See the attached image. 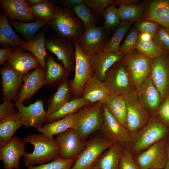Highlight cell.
Instances as JSON below:
<instances>
[{
	"label": "cell",
	"instance_id": "obj_1",
	"mask_svg": "<svg viewBox=\"0 0 169 169\" xmlns=\"http://www.w3.org/2000/svg\"><path fill=\"white\" fill-rule=\"evenodd\" d=\"M103 103L99 102L90 103L74 114L72 128L79 137L86 141L91 134L100 130L104 121Z\"/></svg>",
	"mask_w": 169,
	"mask_h": 169
},
{
	"label": "cell",
	"instance_id": "obj_2",
	"mask_svg": "<svg viewBox=\"0 0 169 169\" xmlns=\"http://www.w3.org/2000/svg\"><path fill=\"white\" fill-rule=\"evenodd\" d=\"M23 141L34 146L33 151L24 157L26 167L48 163L59 157L60 147L56 139L50 140L42 133H32L24 137Z\"/></svg>",
	"mask_w": 169,
	"mask_h": 169
},
{
	"label": "cell",
	"instance_id": "obj_3",
	"mask_svg": "<svg viewBox=\"0 0 169 169\" xmlns=\"http://www.w3.org/2000/svg\"><path fill=\"white\" fill-rule=\"evenodd\" d=\"M49 25L58 35L73 39L79 37L86 29L73 10L56 6L54 17Z\"/></svg>",
	"mask_w": 169,
	"mask_h": 169
},
{
	"label": "cell",
	"instance_id": "obj_4",
	"mask_svg": "<svg viewBox=\"0 0 169 169\" xmlns=\"http://www.w3.org/2000/svg\"><path fill=\"white\" fill-rule=\"evenodd\" d=\"M169 136V127L157 116H152L149 122L134 137L132 154H138Z\"/></svg>",
	"mask_w": 169,
	"mask_h": 169
},
{
	"label": "cell",
	"instance_id": "obj_5",
	"mask_svg": "<svg viewBox=\"0 0 169 169\" xmlns=\"http://www.w3.org/2000/svg\"><path fill=\"white\" fill-rule=\"evenodd\" d=\"M123 96L127 108V129L132 138L149 122L152 116L140 102L136 90H133Z\"/></svg>",
	"mask_w": 169,
	"mask_h": 169
},
{
	"label": "cell",
	"instance_id": "obj_6",
	"mask_svg": "<svg viewBox=\"0 0 169 169\" xmlns=\"http://www.w3.org/2000/svg\"><path fill=\"white\" fill-rule=\"evenodd\" d=\"M151 59L136 49L123 55L121 61L128 71L134 89L137 90L150 75Z\"/></svg>",
	"mask_w": 169,
	"mask_h": 169
},
{
	"label": "cell",
	"instance_id": "obj_7",
	"mask_svg": "<svg viewBox=\"0 0 169 169\" xmlns=\"http://www.w3.org/2000/svg\"><path fill=\"white\" fill-rule=\"evenodd\" d=\"M103 83L110 95L123 96L134 89L128 71L121 60L108 70Z\"/></svg>",
	"mask_w": 169,
	"mask_h": 169
},
{
	"label": "cell",
	"instance_id": "obj_8",
	"mask_svg": "<svg viewBox=\"0 0 169 169\" xmlns=\"http://www.w3.org/2000/svg\"><path fill=\"white\" fill-rule=\"evenodd\" d=\"M114 143L102 136L90 138L86 141L84 148L71 169H90L100 155Z\"/></svg>",
	"mask_w": 169,
	"mask_h": 169
},
{
	"label": "cell",
	"instance_id": "obj_9",
	"mask_svg": "<svg viewBox=\"0 0 169 169\" xmlns=\"http://www.w3.org/2000/svg\"><path fill=\"white\" fill-rule=\"evenodd\" d=\"M45 48L54 54L66 68L71 72L74 70L76 54L73 39L52 36L46 39Z\"/></svg>",
	"mask_w": 169,
	"mask_h": 169
},
{
	"label": "cell",
	"instance_id": "obj_10",
	"mask_svg": "<svg viewBox=\"0 0 169 169\" xmlns=\"http://www.w3.org/2000/svg\"><path fill=\"white\" fill-rule=\"evenodd\" d=\"M167 137L157 142L134 158L140 169H164L167 158Z\"/></svg>",
	"mask_w": 169,
	"mask_h": 169
},
{
	"label": "cell",
	"instance_id": "obj_11",
	"mask_svg": "<svg viewBox=\"0 0 169 169\" xmlns=\"http://www.w3.org/2000/svg\"><path fill=\"white\" fill-rule=\"evenodd\" d=\"M75 49V74L71 80V87L74 98L81 96L83 87L85 84L94 76L90 64V56L84 54L80 49L78 38L73 39Z\"/></svg>",
	"mask_w": 169,
	"mask_h": 169
},
{
	"label": "cell",
	"instance_id": "obj_12",
	"mask_svg": "<svg viewBox=\"0 0 169 169\" xmlns=\"http://www.w3.org/2000/svg\"><path fill=\"white\" fill-rule=\"evenodd\" d=\"M108 33L103 26L86 28L78 38L80 49L84 54L89 56L102 51L108 41Z\"/></svg>",
	"mask_w": 169,
	"mask_h": 169
},
{
	"label": "cell",
	"instance_id": "obj_13",
	"mask_svg": "<svg viewBox=\"0 0 169 169\" xmlns=\"http://www.w3.org/2000/svg\"><path fill=\"white\" fill-rule=\"evenodd\" d=\"M150 75L163 101L169 97V53L151 59Z\"/></svg>",
	"mask_w": 169,
	"mask_h": 169
},
{
	"label": "cell",
	"instance_id": "obj_14",
	"mask_svg": "<svg viewBox=\"0 0 169 169\" xmlns=\"http://www.w3.org/2000/svg\"><path fill=\"white\" fill-rule=\"evenodd\" d=\"M0 73L2 100H15L23 85V75L12 68L7 62L0 69Z\"/></svg>",
	"mask_w": 169,
	"mask_h": 169
},
{
	"label": "cell",
	"instance_id": "obj_15",
	"mask_svg": "<svg viewBox=\"0 0 169 169\" xmlns=\"http://www.w3.org/2000/svg\"><path fill=\"white\" fill-rule=\"evenodd\" d=\"M103 107L104 118L100 129L102 136L107 140L120 145L129 142L131 137L127 129L111 114L104 104Z\"/></svg>",
	"mask_w": 169,
	"mask_h": 169
},
{
	"label": "cell",
	"instance_id": "obj_16",
	"mask_svg": "<svg viewBox=\"0 0 169 169\" xmlns=\"http://www.w3.org/2000/svg\"><path fill=\"white\" fill-rule=\"evenodd\" d=\"M56 140L60 147L59 157L65 159L76 158L84 148L86 141L72 128L58 135Z\"/></svg>",
	"mask_w": 169,
	"mask_h": 169
},
{
	"label": "cell",
	"instance_id": "obj_17",
	"mask_svg": "<svg viewBox=\"0 0 169 169\" xmlns=\"http://www.w3.org/2000/svg\"><path fill=\"white\" fill-rule=\"evenodd\" d=\"M136 90L138 99L144 108L151 116H157V110L163 100L150 75Z\"/></svg>",
	"mask_w": 169,
	"mask_h": 169
},
{
	"label": "cell",
	"instance_id": "obj_18",
	"mask_svg": "<svg viewBox=\"0 0 169 169\" xmlns=\"http://www.w3.org/2000/svg\"><path fill=\"white\" fill-rule=\"evenodd\" d=\"M23 125L38 128L42 127L47 116V112L43 100L38 99L28 106L23 104L15 105Z\"/></svg>",
	"mask_w": 169,
	"mask_h": 169
},
{
	"label": "cell",
	"instance_id": "obj_19",
	"mask_svg": "<svg viewBox=\"0 0 169 169\" xmlns=\"http://www.w3.org/2000/svg\"><path fill=\"white\" fill-rule=\"evenodd\" d=\"M23 140L14 136L7 144L0 146V160L3 163L4 169H19V160L28 153L26 144Z\"/></svg>",
	"mask_w": 169,
	"mask_h": 169
},
{
	"label": "cell",
	"instance_id": "obj_20",
	"mask_svg": "<svg viewBox=\"0 0 169 169\" xmlns=\"http://www.w3.org/2000/svg\"><path fill=\"white\" fill-rule=\"evenodd\" d=\"M123 56L120 51L114 52L102 51L90 56V64L94 76L103 82L108 70L115 63L120 61Z\"/></svg>",
	"mask_w": 169,
	"mask_h": 169
},
{
	"label": "cell",
	"instance_id": "obj_21",
	"mask_svg": "<svg viewBox=\"0 0 169 169\" xmlns=\"http://www.w3.org/2000/svg\"><path fill=\"white\" fill-rule=\"evenodd\" d=\"M40 66L23 75V84L21 91L15 100V105L23 104L29 99L44 85L45 74Z\"/></svg>",
	"mask_w": 169,
	"mask_h": 169
},
{
	"label": "cell",
	"instance_id": "obj_22",
	"mask_svg": "<svg viewBox=\"0 0 169 169\" xmlns=\"http://www.w3.org/2000/svg\"><path fill=\"white\" fill-rule=\"evenodd\" d=\"M0 5L9 19L28 23L36 21L26 0H1Z\"/></svg>",
	"mask_w": 169,
	"mask_h": 169
},
{
	"label": "cell",
	"instance_id": "obj_23",
	"mask_svg": "<svg viewBox=\"0 0 169 169\" xmlns=\"http://www.w3.org/2000/svg\"><path fill=\"white\" fill-rule=\"evenodd\" d=\"M7 62L23 75L31 69L40 66L38 59L33 54L25 52L18 47L13 48Z\"/></svg>",
	"mask_w": 169,
	"mask_h": 169
},
{
	"label": "cell",
	"instance_id": "obj_24",
	"mask_svg": "<svg viewBox=\"0 0 169 169\" xmlns=\"http://www.w3.org/2000/svg\"><path fill=\"white\" fill-rule=\"evenodd\" d=\"M46 71L44 78V85L47 87L58 85L68 78L71 72L62 64L56 61L50 55L45 58Z\"/></svg>",
	"mask_w": 169,
	"mask_h": 169
},
{
	"label": "cell",
	"instance_id": "obj_25",
	"mask_svg": "<svg viewBox=\"0 0 169 169\" xmlns=\"http://www.w3.org/2000/svg\"><path fill=\"white\" fill-rule=\"evenodd\" d=\"M71 83V80L68 78L58 85L57 90L46 104L47 109V116L57 111L74 98Z\"/></svg>",
	"mask_w": 169,
	"mask_h": 169
},
{
	"label": "cell",
	"instance_id": "obj_26",
	"mask_svg": "<svg viewBox=\"0 0 169 169\" xmlns=\"http://www.w3.org/2000/svg\"><path fill=\"white\" fill-rule=\"evenodd\" d=\"M142 18L154 21L160 25L169 28V0H155L143 8Z\"/></svg>",
	"mask_w": 169,
	"mask_h": 169
},
{
	"label": "cell",
	"instance_id": "obj_27",
	"mask_svg": "<svg viewBox=\"0 0 169 169\" xmlns=\"http://www.w3.org/2000/svg\"><path fill=\"white\" fill-rule=\"evenodd\" d=\"M49 26V24L45 25L36 37L29 42H25L18 47L22 50L31 52L38 59L40 66L45 72L46 71L45 58L47 54L45 51V36Z\"/></svg>",
	"mask_w": 169,
	"mask_h": 169
},
{
	"label": "cell",
	"instance_id": "obj_28",
	"mask_svg": "<svg viewBox=\"0 0 169 169\" xmlns=\"http://www.w3.org/2000/svg\"><path fill=\"white\" fill-rule=\"evenodd\" d=\"M109 95L103 82L93 76L84 85L81 96L91 103L104 104Z\"/></svg>",
	"mask_w": 169,
	"mask_h": 169
},
{
	"label": "cell",
	"instance_id": "obj_29",
	"mask_svg": "<svg viewBox=\"0 0 169 169\" xmlns=\"http://www.w3.org/2000/svg\"><path fill=\"white\" fill-rule=\"evenodd\" d=\"M22 125L17 110L0 120V146L8 143L16 131Z\"/></svg>",
	"mask_w": 169,
	"mask_h": 169
},
{
	"label": "cell",
	"instance_id": "obj_30",
	"mask_svg": "<svg viewBox=\"0 0 169 169\" xmlns=\"http://www.w3.org/2000/svg\"><path fill=\"white\" fill-rule=\"evenodd\" d=\"M25 42L13 30L7 16L4 12L2 13L0 15V44L4 48L18 47Z\"/></svg>",
	"mask_w": 169,
	"mask_h": 169
},
{
	"label": "cell",
	"instance_id": "obj_31",
	"mask_svg": "<svg viewBox=\"0 0 169 169\" xmlns=\"http://www.w3.org/2000/svg\"><path fill=\"white\" fill-rule=\"evenodd\" d=\"M122 150L120 144L114 143L100 155L94 164L100 169H119Z\"/></svg>",
	"mask_w": 169,
	"mask_h": 169
},
{
	"label": "cell",
	"instance_id": "obj_32",
	"mask_svg": "<svg viewBox=\"0 0 169 169\" xmlns=\"http://www.w3.org/2000/svg\"><path fill=\"white\" fill-rule=\"evenodd\" d=\"M104 104L111 114L127 128V108L123 96L109 95Z\"/></svg>",
	"mask_w": 169,
	"mask_h": 169
},
{
	"label": "cell",
	"instance_id": "obj_33",
	"mask_svg": "<svg viewBox=\"0 0 169 169\" xmlns=\"http://www.w3.org/2000/svg\"><path fill=\"white\" fill-rule=\"evenodd\" d=\"M74 114L69 115L62 119L43 125L42 127L37 128V131L50 139L55 140L53 137L54 135H58L72 128L73 117Z\"/></svg>",
	"mask_w": 169,
	"mask_h": 169
},
{
	"label": "cell",
	"instance_id": "obj_34",
	"mask_svg": "<svg viewBox=\"0 0 169 169\" xmlns=\"http://www.w3.org/2000/svg\"><path fill=\"white\" fill-rule=\"evenodd\" d=\"M90 103L82 96L74 98L57 111L47 116L44 122L48 124L62 119L69 115L75 113L81 107Z\"/></svg>",
	"mask_w": 169,
	"mask_h": 169
},
{
	"label": "cell",
	"instance_id": "obj_35",
	"mask_svg": "<svg viewBox=\"0 0 169 169\" xmlns=\"http://www.w3.org/2000/svg\"><path fill=\"white\" fill-rule=\"evenodd\" d=\"M8 21L12 27L22 35L26 42L31 41L37 32L42 27L48 24L40 20L29 23L21 22L10 19Z\"/></svg>",
	"mask_w": 169,
	"mask_h": 169
},
{
	"label": "cell",
	"instance_id": "obj_36",
	"mask_svg": "<svg viewBox=\"0 0 169 169\" xmlns=\"http://www.w3.org/2000/svg\"><path fill=\"white\" fill-rule=\"evenodd\" d=\"M56 5L53 1L43 0L30 6L31 12L36 20H40L50 24L55 14Z\"/></svg>",
	"mask_w": 169,
	"mask_h": 169
},
{
	"label": "cell",
	"instance_id": "obj_37",
	"mask_svg": "<svg viewBox=\"0 0 169 169\" xmlns=\"http://www.w3.org/2000/svg\"><path fill=\"white\" fill-rule=\"evenodd\" d=\"M134 21H121L108 41L103 51L114 52L119 51L122 39L128 31Z\"/></svg>",
	"mask_w": 169,
	"mask_h": 169
},
{
	"label": "cell",
	"instance_id": "obj_38",
	"mask_svg": "<svg viewBox=\"0 0 169 169\" xmlns=\"http://www.w3.org/2000/svg\"><path fill=\"white\" fill-rule=\"evenodd\" d=\"M118 5L119 14L122 21H136L143 18L144 11L142 6L124 3Z\"/></svg>",
	"mask_w": 169,
	"mask_h": 169
},
{
	"label": "cell",
	"instance_id": "obj_39",
	"mask_svg": "<svg viewBox=\"0 0 169 169\" xmlns=\"http://www.w3.org/2000/svg\"><path fill=\"white\" fill-rule=\"evenodd\" d=\"M73 11L83 23L86 28L97 26V17L84 3L74 6Z\"/></svg>",
	"mask_w": 169,
	"mask_h": 169
},
{
	"label": "cell",
	"instance_id": "obj_40",
	"mask_svg": "<svg viewBox=\"0 0 169 169\" xmlns=\"http://www.w3.org/2000/svg\"><path fill=\"white\" fill-rule=\"evenodd\" d=\"M136 49L151 59L158 57L163 54L169 53L159 47L153 39L148 41L139 39Z\"/></svg>",
	"mask_w": 169,
	"mask_h": 169
},
{
	"label": "cell",
	"instance_id": "obj_41",
	"mask_svg": "<svg viewBox=\"0 0 169 169\" xmlns=\"http://www.w3.org/2000/svg\"><path fill=\"white\" fill-rule=\"evenodd\" d=\"M103 18L104 22L103 26L107 33L117 28L121 22L118 8L115 5L110 6L106 9Z\"/></svg>",
	"mask_w": 169,
	"mask_h": 169
},
{
	"label": "cell",
	"instance_id": "obj_42",
	"mask_svg": "<svg viewBox=\"0 0 169 169\" xmlns=\"http://www.w3.org/2000/svg\"><path fill=\"white\" fill-rule=\"evenodd\" d=\"M76 158L65 159L59 157L52 161L38 166H29L27 169H71Z\"/></svg>",
	"mask_w": 169,
	"mask_h": 169
},
{
	"label": "cell",
	"instance_id": "obj_43",
	"mask_svg": "<svg viewBox=\"0 0 169 169\" xmlns=\"http://www.w3.org/2000/svg\"><path fill=\"white\" fill-rule=\"evenodd\" d=\"M139 34V32L135 27L128 33L120 48L119 51L123 55L130 54L136 50Z\"/></svg>",
	"mask_w": 169,
	"mask_h": 169
},
{
	"label": "cell",
	"instance_id": "obj_44",
	"mask_svg": "<svg viewBox=\"0 0 169 169\" xmlns=\"http://www.w3.org/2000/svg\"><path fill=\"white\" fill-rule=\"evenodd\" d=\"M84 3L99 18L103 17L104 12L107 8L115 5V1L112 0H84Z\"/></svg>",
	"mask_w": 169,
	"mask_h": 169
},
{
	"label": "cell",
	"instance_id": "obj_45",
	"mask_svg": "<svg viewBox=\"0 0 169 169\" xmlns=\"http://www.w3.org/2000/svg\"><path fill=\"white\" fill-rule=\"evenodd\" d=\"M153 39L161 49L169 53V28L160 25Z\"/></svg>",
	"mask_w": 169,
	"mask_h": 169
},
{
	"label": "cell",
	"instance_id": "obj_46",
	"mask_svg": "<svg viewBox=\"0 0 169 169\" xmlns=\"http://www.w3.org/2000/svg\"><path fill=\"white\" fill-rule=\"evenodd\" d=\"M159 25L154 21L141 18L136 21L135 27L139 33L149 34L153 38Z\"/></svg>",
	"mask_w": 169,
	"mask_h": 169
},
{
	"label": "cell",
	"instance_id": "obj_47",
	"mask_svg": "<svg viewBox=\"0 0 169 169\" xmlns=\"http://www.w3.org/2000/svg\"><path fill=\"white\" fill-rule=\"evenodd\" d=\"M119 169H140L129 150H122Z\"/></svg>",
	"mask_w": 169,
	"mask_h": 169
},
{
	"label": "cell",
	"instance_id": "obj_48",
	"mask_svg": "<svg viewBox=\"0 0 169 169\" xmlns=\"http://www.w3.org/2000/svg\"><path fill=\"white\" fill-rule=\"evenodd\" d=\"M157 116L169 127V97L166 98L161 104L157 110Z\"/></svg>",
	"mask_w": 169,
	"mask_h": 169
},
{
	"label": "cell",
	"instance_id": "obj_49",
	"mask_svg": "<svg viewBox=\"0 0 169 169\" xmlns=\"http://www.w3.org/2000/svg\"><path fill=\"white\" fill-rule=\"evenodd\" d=\"M15 106L11 100L3 101L0 105V120L16 111Z\"/></svg>",
	"mask_w": 169,
	"mask_h": 169
},
{
	"label": "cell",
	"instance_id": "obj_50",
	"mask_svg": "<svg viewBox=\"0 0 169 169\" xmlns=\"http://www.w3.org/2000/svg\"><path fill=\"white\" fill-rule=\"evenodd\" d=\"M13 47L9 46L0 49V65H4L7 62Z\"/></svg>",
	"mask_w": 169,
	"mask_h": 169
},
{
	"label": "cell",
	"instance_id": "obj_51",
	"mask_svg": "<svg viewBox=\"0 0 169 169\" xmlns=\"http://www.w3.org/2000/svg\"><path fill=\"white\" fill-rule=\"evenodd\" d=\"M64 6V8H69L75 5L84 3V0H64L59 1Z\"/></svg>",
	"mask_w": 169,
	"mask_h": 169
},
{
	"label": "cell",
	"instance_id": "obj_52",
	"mask_svg": "<svg viewBox=\"0 0 169 169\" xmlns=\"http://www.w3.org/2000/svg\"><path fill=\"white\" fill-rule=\"evenodd\" d=\"M138 1L136 0H119L115 1V4L118 5L120 3L129 5H138Z\"/></svg>",
	"mask_w": 169,
	"mask_h": 169
},
{
	"label": "cell",
	"instance_id": "obj_53",
	"mask_svg": "<svg viewBox=\"0 0 169 169\" xmlns=\"http://www.w3.org/2000/svg\"><path fill=\"white\" fill-rule=\"evenodd\" d=\"M153 39L150 34L146 33H139V39L143 41H148Z\"/></svg>",
	"mask_w": 169,
	"mask_h": 169
},
{
	"label": "cell",
	"instance_id": "obj_54",
	"mask_svg": "<svg viewBox=\"0 0 169 169\" xmlns=\"http://www.w3.org/2000/svg\"><path fill=\"white\" fill-rule=\"evenodd\" d=\"M166 145L167 158V162L164 169H169V136L166 138Z\"/></svg>",
	"mask_w": 169,
	"mask_h": 169
},
{
	"label": "cell",
	"instance_id": "obj_55",
	"mask_svg": "<svg viewBox=\"0 0 169 169\" xmlns=\"http://www.w3.org/2000/svg\"><path fill=\"white\" fill-rule=\"evenodd\" d=\"M43 0H26V1L28 5L30 7L40 3L43 1Z\"/></svg>",
	"mask_w": 169,
	"mask_h": 169
},
{
	"label": "cell",
	"instance_id": "obj_56",
	"mask_svg": "<svg viewBox=\"0 0 169 169\" xmlns=\"http://www.w3.org/2000/svg\"><path fill=\"white\" fill-rule=\"evenodd\" d=\"M90 169H100L97 166L94 164Z\"/></svg>",
	"mask_w": 169,
	"mask_h": 169
},
{
	"label": "cell",
	"instance_id": "obj_57",
	"mask_svg": "<svg viewBox=\"0 0 169 169\" xmlns=\"http://www.w3.org/2000/svg\"><path fill=\"white\" fill-rule=\"evenodd\" d=\"M160 169L151 168V169Z\"/></svg>",
	"mask_w": 169,
	"mask_h": 169
}]
</instances>
